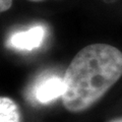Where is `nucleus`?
<instances>
[{
  "mask_svg": "<svg viewBox=\"0 0 122 122\" xmlns=\"http://www.w3.org/2000/svg\"><path fill=\"white\" fill-rule=\"evenodd\" d=\"M121 75L122 52L119 49L107 44L86 46L74 56L63 76V106L72 113L87 110Z\"/></svg>",
  "mask_w": 122,
  "mask_h": 122,
  "instance_id": "obj_1",
  "label": "nucleus"
},
{
  "mask_svg": "<svg viewBox=\"0 0 122 122\" xmlns=\"http://www.w3.org/2000/svg\"><path fill=\"white\" fill-rule=\"evenodd\" d=\"M45 34L46 30L43 25H36L26 30L13 34L8 41V45L17 50H33L40 47Z\"/></svg>",
  "mask_w": 122,
  "mask_h": 122,
  "instance_id": "obj_2",
  "label": "nucleus"
},
{
  "mask_svg": "<svg viewBox=\"0 0 122 122\" xmlns=\"http://www.w3.org/2000/svg\"><path fill=\"white\" fill-rule=\"evenodd\" d=\"M64 90L65 83L63 78L59 76H50L37 83L34 90V96L41 104H47L62 97Z\"/></svg>",
  "mask_w": 122,
  "mask_h": 122,
  "instance_id": "obj_3",
  "label": "nucleus"
},
{
  "mask_svg": "<svg viewBox=\"0 0 122 122\" xmlns=\"http://www.w3.org/2000/svg\"><path fill=\"white\" fill-rule=\"evenodd\" d=\"M20 111L14 101L7 97H1L0 99V122H20Z\"/></svg>",
  "mask_w": 122,
  "mask_h": 122,
  "instance_id": "obj_4",
  "label": "nucleus"
},
{
  "mask_svg": "<svg viewBox=\"0 0 122 122\" xmlns=\"http://www.w3.org/2000/svg\"><path fill=\"white\" fill-rule=\"evenodd\" d=\"M12 5V0H0V10L1 12L8 10Z\"/></svg>",
  "mask_w": 122,
  "mask_h": 122,
  "instance_id": "obj_5",
  "label": "nucleus"
},
{
  "mask_svg": "<svg viewBox=\"0 0 122 122\" xmlns=\"http://www.w3.org/2000/svg\"><path fill=\"white\" fill-rule=\"evenodd\" d=\"M108 122H122V117L120 118H115V119H112V120H110Z\"/></svg>",
  "mask_w": 122,
  "mask_h": 122,
  "instance_id": "obj_6",
  "label": "nucleus"
},
{
  "mask_svg": "<svg viewBox=\"0 0 122 122\" xmlns=\"http://www.w3.org/2000/svg\"><path fill=\"white\" fill-rule=\"evenodd\" d=\"M29 1H32V2H42V1H45V0H29Z\"/></svg>",
  "mask_w": 122,
  "mask_h": 122,
  "instance_id": "obj_7",
  "label": "nucleus"
},
{
  "mask_svg": "<svg viewBox=\"0 0 122 122\" xmlns=\"http://www.w3.org/2000/svg\"><path fill=\"white\" fill-rule=\"evenodd\" d=\"M105 2H114L115 1V0H104Z\"/></svg>",
  "mask_w": 122,
  "mask_h": 122,
  "instance_id": "obj_8",
  "label": "nucleus"
}]
</instances>
